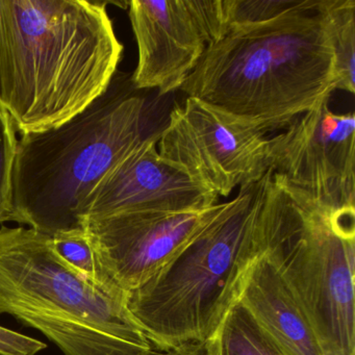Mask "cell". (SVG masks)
Returning a JSON list of instances; mask_svg holds the SVG:
<instances>
[{"mask_svg":"<svg viewBox=\"0 0 355 355\" xmlns=\"http://www.w3.org/2000/svg\"><path fill=\"white\" fill-rule=\"evenodd\" d=\"M51 246L62 261L87 279L103 286H117L99 267L84 228L55 234L51 236Z\"/></svg>","mask_w":355,"mask_h":355,"instance_id":"15","label":"cell"},{"mask_svg":"<svg viewBox=\"0 0 355 355\" xmlns=\"http://www.w3.org/2000/svg\"><path fill=\"white\" fill-rule=\"evenodd\" d=\"M327 17L336 57L334 90L354 94V0H327Z\"/></svg>","mask_w":355,"mask_h":355,"instance_id":"14","label":"cell"},{"mask_svg":"<svg viewBox=\"0 0 355 355\" xmlns=\"http://www.w3.org/2000/svg\"><path fill=\"white\" fill-rule=\"evenodd\" d=\"M266 135L194 97L170 112L157 151L195 182L228 197L269 170Z\"/></svg>","mask_w":355,"mask_h":355,"instance_id":"7","label":"cell"},{"mask_svg":"<svg viewBox=\"0 0 355 355\" xmlns=\"http://www.w3.org/2000/svg\"><path fill=\"white\" fill-rule=\"evenodd\" d=\"M151 355H209V351L207 342H190L168 350H153Z\"/></svg>","mask_w":355,"mask_h":355,"instance_id":"18","label":"cell"},{"mask_svg":"<svg viewBox=\"0 0 355 355\" xmlns=\"http://www.w3.org/2000/svg\"><path fill=\"white\" fill-rule=\"evenodd\" d=\"M334 78L327 0H300L269 21L230 28L180 90L266 135L330 96Z\"/></svg>","mask_w":355,"mask_h":355,"instance_id":"1","label":"cell"},{"mask_svg":"<svg viewBox=\"0 0 355 355\" xmlns=\"http://www.w3.org/2000/svg\"><path fill=\"white\" fill-rule=\"evenodd\" d=\"M270 170L239 194L161 270L128 295L157 350L213 338L261 253L259 219Z\"/></svg>","mask_w":355,"mask_h":355,"instance_id":"4","label":"cell"},{"mask_svg":"<svg viewBox=\"0 0 355 355\" xmlns=\"http://www.w3.org/2000/svg\"><path fill=\"white\" fill-rule=\"evenodd\" d=\"M114 76L105 94L53 130L21 135L12 222L47 236L83 228L80 211L101 180L146 137L148 105Z\"/></svg>","mask_w":355,"mask_h":355,"instance_id":"3","label":"cell"},{"mask_svg":"<svg viewBox=\"0 0 355 355\" xmlns=\"http://www.w3.org/2000/svg\"><path fill=\"white\" fill-rule=\"evenodd\" d=\"M225 205L184 213L117 214L85 220L83 228L103 273L128 294L150 279Z\"/></svg>","mask_w":355,"mask_h":355,"instance_id":"10","label":"cell"},{"mask_svg":"<svg viewBox=\"0 0 355 355\" xmlns=\"http://www.w3.org/2000/svg\"><path fill=\"white\" fill-rule=\"evenodd\" d=\"M7 49H6L5 28H3V10L0 0V105H3L6 80H7Z\"/></svg>","mask_w":355,"mask_h":355,"instance_id":"19","label":"cell"},{"mask_svg":"<svg viewBox=\"0 0 355 355\" xmlns=\"http://www.w3.org/2000/svg\"><path fill=\"white\" fill-rule=\"evenodd\" d=\"M239 301L284 354L325 355L304 311L261 251Z\"/></svg>","mask_w":355,"mask_h":355,"instance_id":"12","label":"cell"},{"mask_svg":"<svg viewBox=\"0 0 355 355\" xmlns=\"http://www.w3.org/2000/svg\"><path fill=\"white\" fill-rule=\"evenodd\" d=\"M107 5L1 0L8 66L3 107L20 134L58 128L105 94L123 53Z\"/></svg>","mask_w":355,"mask_h":355,"instance_id":"2","label":"cell"},{"mask_svg":"<svg viewBox=\"0 0 355 355\" xmlns=\"http://www.w3.org/2000/svg\"><path fill=\"white\" fill-rule=\"evenodd\" d=\"M259 246L325 355H355V211L328 216L270 170Z\"/></svg>","mask_w":355,"mask_h":355,"instance_id":"6","label":"cell"},{"mask_svg":"<svg viewBox=\"0 0 355 355\" xmlns=\"http://www.w3.org/2000/svg\"><path fill=\"white\" fill-rule=\"evenodd\" d=\"M226 32L236 26L269 21L298 5L300 0H221Z\"/></svg>","mask_w":355,"mask_h":355,"instance_id":"17","label":"cell"},{"mask_svg":"<svg viewBox=\"0 0 355 355\" xmlns=\"http://www.w3.org/2000/svg\"><path fill=\"white\" fill-rule=\"evenodd\" d=\"M17 132L9 112L0 105V224L13 220V173L17 157Z\"/></svg>","mask_w":355,"mask_h":355,"instance_id":"16","label":"cell"},{"mask_svg":"<svg viewBox=\"0 0 355 355\" xmlns=\"http://www.w3.org/2000/svg\"><path fill=\"white\" fill-rule=\"evenodd\" d=\"M128 293L95 284L60 259L51 236L0 227V315L44 334L64 355H151Z\"/></svg>","mask_w":355,"mask_h":355,"instance_id":"5","label":"cell"},{"mask_svg":"<svg viewBox=\"0 0 355 355\" xmlns=\"http://www.w3.org/2000/svg\"><path fill=\"white\" fill-rule=\"evenodd\" d=\"M209 355H286L238 301L211 340Z\"/></svg>","mask_w":355,"mask_h":355,"instance_id":"13","label":"cell"},{"mask_svg":"<svg viewBox=\"0 0 355 355\" xmlns=\"http://www.w3.org/2000/svg\"><path fill=\"white\" fill-rule=\"evenodd\" d=\"M159 132H151L93 189L80 211L83 223L117 214L184 213L218 205L215 194L159 155Z\"/></svg>","mask_w":355,"mask_h":355,"instance_id":"11","label":"cell"},{"mask_svg":"<svg viewBox=\"0 0 355 355\" xmlns=\"http://www.w3.org/2000/svg\"><path fill=\"white\" fill-rule=\"evenodd\" d=\"M330 96L268 138V168L328 216L355 209V116L330 111Z\"/></svg>","mask_w":355,"mask_h":355,"instance_id":"8","label":"cell"},{"mask_svg":"<svg viewBox=\"0 0 355 355\" xmlns=\"http://www.w3.org/2000/svg\"><path fill=\"white\" fill-rule=\"evenodd\" d=\"M130 19L138 45L136 90H180L209 45L226 33L221 0H132Z\"/></svg>","mask_w":355,"mask_h":355,"instance_id":"9","label":"cell"}]
</instances>
